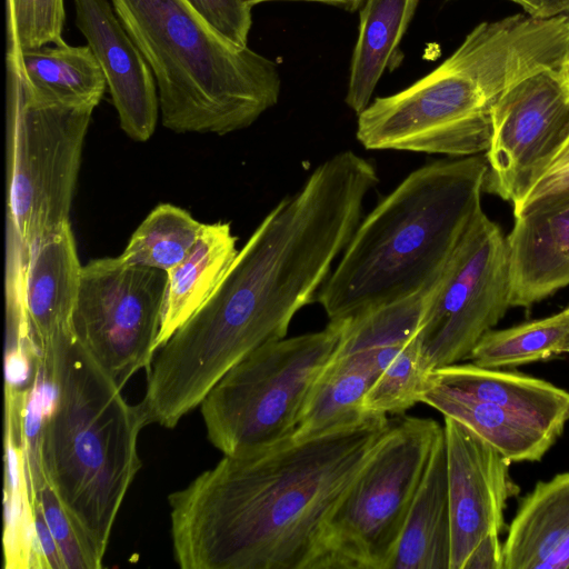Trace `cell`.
<instances>
[{
  "label": "cell",
  "instance_id": "44dd1931",
  "mask_svg": "<svg viewBox=\"0 0 569 569\" xmlns=\"http://www.w3.org/2000/svg\"><path fill=\"white\" fill-rule=\"evenodd\" d=\"M418 4L419 0H363L345 98L357 116L370 103L382 74L400 63L399 44Z\"/></svg>",
  "mask_w": 569,
  "mask_h": 569
},
{
  "label": "cell",
  "instance_id": "6da1fadb",
  "mask_svg": "<svg viewBox=\"0 0 569 569\" xmlns=\"http://www.w3.org/2000/svg\"><path fill=\"white\" fill-rule=\"evenodd\" d=\"M393 420H365L223 458L169 495L183 569H316L333 511Z\"/></svg>",
  "mask_w": 569,
  "mask_h": 569
},
{
  "label": "cell",
  "instance_id": "83f0119b",
  "mask_svg": "<svg viewBox=\"0 0 569 569\" xmlns=\"http://www.w3.org/2000/svg\"><path fill=\"white\" fill-rule=\"evenodd\" d=\"M416 336L368 389L363 401L367 415H398L421 402L431 370L422 358Z\"/></svg>",
  "mask_w": 569,
  "mask_h": 569
},
{
  "label": "cell",
  "instance_id": "ab89813d",
  "mask_svg": "<svg viewBox=\"0 0 569 569\" xmlns=\"http://www.w3.org/2000/svg\"><path fill=\"white\" fill-rule=\"evenodd\" d=\"M568 311H569V306L567 307Z\"/></svg>",
  "mask_w": 569,
  "mask_h": 569
},
{
  "label": "cell",
  "instance_id": "d4e9b609",
  "mask_svg": "<svg viewBox=\"0 0 569 569\" xmlns=\"http://www.w3.org/2000/svg\"><path fill=\"white\" fill-rule=\"evenodd\" d=\"M432 288L346 320L336 356L367 355L373 360L380 373L417 335Z\"/></svg>",
  "mask_w": 569,
  "mask_h": 569
},
{
  "label": "cell",
  "instance_id": "ac0fdd59",
  "mask_svg": "<svg viewBox=\"0 0 569 569\" xmlns=\"http://www.w3.org/2000/svg\"><path fill=\"white\" fill-rule=\"evenodd\" d=\"M451 525L445 431L411 502L390 569H450Z\"/></svg>",
  "mask_w": 569,
  "mask_h": 569
},
{
  "label": "cell",
  "instance_id": "ba28073f",
  "mask_svg": "<svg viewBox=\"0 0 569 569\" xmlns=\"http://www.w3.org/2000/svg\"><path fill=\"white\" fill-rule=\"evenodd\" d=\"M493 106L456 49L411 86L370 102L358 114L356 137L367 150L476 156L490 147Z\"/></svg>",
  "mask_w": 569,
  "mask_h": 569
},
{
  "label": "cell",
  "instance_id": "4316f807",
  "mask_svg": "<svg viewBox=\"0 0 569 569\" xmlns=\"http://www.w3.org/2000/svg\"><path fill=\"white\" fill-rule=\"evenodd\" d=\"M201 227L188 211L161 203L136 229L119 257L128 266L168 272L188 254Z\"/></svg>",
  "mask_w": 569,
  "mask_h": 569
},
{
  "label": "cell",
  "instance_id": "277c9868",
  "mask_svg": "<svg viewBox=\"0 0 569 569\" xmlns=\"http://www.w3.org/2000/svg\"><path fill=\"white\" fill-rule=\"evenodd\" d=\"M110 2L153 72L167 129L222 136L278 103L277 64L224 39L187 0Z\"/></svg>",
  "mask_w": 569,
  "mask_h": 569
},
{
  "label": "cell",
  "instance_id": "f1b7e54d",
  "mask_svg": "<svg viewBox=\"0 0 569 569\" xmlns=\"http://www.w3.org/2000/svg\"><path fill=\"white\" fill-rule=\"evenodd\" d=\"M64 20L63 0H6L7 48L61 43Z\"/></svg>",
  "mask_w": 569,
  "mask_h": 569
},
{
  "label": "cell",
  "instance_id": "7a4b0ae2",
  "mask_svg": "<svg viewBox=\"0 0 569 569\" xmlns=\"http://www.w3.org/2000/svg\"><path fill=\"white\" fill-rule=\"evenodd\" d=\"M486 156L438 160L409 173L355 230L317 295L346 321L436 284L483 211Z\"/></svg>",
  "mask_w": 569,
  "mask_h": 569
},
{
  "label": "cell",
  "instance_id": "4fadbf2b",
  "mask_svg": "<svg viewBox=\"0 0 569 569\" xmlns=\"http://www.w3.org/2000/svg\"><path fill=\"white\" fill-rule=\"evenodd\" d=\"M81 270L70 222L26 252L7 250L6 300L22 309L39 353L73 331Z\"/></svg>",
  "mask_w": 569,
  "mask_h": 569
},
{
  "label": "cell",
  "instance_id": "f546056e",
  "mask_svg": "<svg viewBox=\"0 0 569 569\" xmlns=\"http://www.w3.org/2000/svg\"><path fill=\"white\" fill-rule=\"evenodd\" d=\"M38 502L57 542L64 569H98L102 561L89 548L56 493L46 482L37 492Z\"/></svg>",
  "mask_w": 569,
  "mask_h": 569
},
{
  "label": "cell",
  "instance_id": "5b68a950",
  "mask_svg": "<svg viewBox=\"0 0 569 569\" xmlns=\"http://www.w3.org/2000/svg\"><path fill=\"white\" fill-rule=\"evenodd\" d=\"M8 248L26 252L69 222L92 104L37 99L7 50Z\"/></svg>",
  "mask_w": 569,
  "mask_h": 569
},
{
  "label": "cell",
  "instance_id": "3957f363",
  "mask_svg": "<svg viewBox=\"0 0 569 569\" xmlns=\"http://www.w3.org/2000/svg\"><path fill=\"white\" fill-rule=\"evenodd\" d=\"M53 389L40 437L47 483L92 552L102 561L124 497L141 468L140 403L84 349L73 331L40 351Z\"/></svg>",
  "mask_w": 569,
  "mask_h": 569
},
{
  "label": "cell",
  "instance_id": "cb8c5ba5",
  "mask_svg": "<svg viewBox=\"0 0 569 569\" xmlns=\"http://www.w3.org/2000/svg\"><path fill=\"white\" fill-rule=\"evenodd\" d=\"M23 392H4V567H36L33 506L29 489L23 430Z\"/></svg>",
  "mask_w": 569,
  "mask_h": 569
},
{
  "label": "cell",
  "instance_id": "4dcf8cb0",
  "mask_svg": "<svg viewBox=\"0 0 569 569\" xmlns=\"http://www.w3.org/2000/svg\"><path fill=\"white\" fill-rule=\"evenodd\" d=\"M187 1L224 39L238 46H248L252 26V8L242 0Z\"/></svg>",
  "mask_w": 569,
  "mask_h": 569
},
{
  "label": "cell",
  "instance_id": "e0dca14e",
  "mask_svg": "<svg viewBox=\"0 0 569 569\" xmlns=\"http://www.w3.org/2000/svg\"><path fill=\"white\" fill-rule=\"evenodd\" d=\"M429 381L457 395L515 411L561 433L569 421V391L539 378L455 363L432 370Z\"/></svg>",
  "mask_w": 569,
  "mask_h": 569
},
{
  "label": "cell",
  "instance_id": "f35d334b",
  "mask_svg": "<svg viewBox=\"0 0 569 569\" xmlns=\"http://www.w3.org/2000/svg\"><path fill=\"white\" fill-rule=\"evenodd\" d=\"M563 353H569V341L563 348Z\"/></svg>",
  "mask_w": 569,
  "mask_h": 569
},
{
  "label": "cell",
  "instance_id": "52a82bcc",
  "mask_svg": "<svg viewBox=\"0 0 569 569\" xmlns=\"http://www.w3.org/2000/svg\"><path fill=\"white\" fill-rule=\"evenodd\" d=\"M436 420H393L327 525L316 569H390L432 448Z\"/></svg>",
  "mask_w": 569,
  "mask_h": 569
},
{
  "label": "cell",
  "instance_id": "d6986e66",
  "mask_svg": "<svg viewBox=\"0 0 569 569\" xmlns=\"http://www.w3.org/2000/svg\"><path fill=\"white\" fill-rule=\"evenodd\" d=\"M236 243L228 222L202 223L188 254L167 272L157 350L218 288L238 254Z\"/></svg>",
  "mask_w": 569,
  "mask_h": 569
},
{
  "label": "cell",
  "instance_id": "d590c367",
  "mask_svg": "<svg viewBox=\"0 0 569 569\" xmlns=\"http://www.w3.org/2000/svg\"><path fill=\"white\" fill-rule=\"evenodd\" d=\"M249 7L253 8L254 6L269 2V1H305V2H318L322 4H328L332 7H337L343 9L349 12H353L360 9L363 0H242Z\"/></svg>",
  "mask_w": 569,
  "mask_h": 569
},
{
  "label": "cell",
  "instance_id": "e575fe53",
  "mask_svg": "<svg viewBox=\"0 0 569 569\" xmlns=\"http://www.w3.org/2000/svg\"><path fill=\"white\" fill-rule=\"evenodd\" d=\"M569 14V0H535L532 17L549 18Z\"/></svg>",
  "mask_w": 569,
  "mask_h": 569
},
{
  "label": "cell",
  "instance_id": "8fae6325",
  "mask_svg": "<svg viewBox=\"0 0 569 569\" xmlns=\"http://www.w3.org/2000/svg\"><path fill=\"white\" fill-rule=\"evenodd\" d=\"M491 114L485 190L516 209L569 142V82L562 67L515 83Z\"/></svg>",
  "mask_w": 569,
  "mask_h": 569
},
{
  "label": "cell",
  "instance_id": "7c38bea8",
  "mask_svg": "<svg viewBox=\"0 0 569 569\" xmlns=\"http://www.w3.org/2000/svg\"><path fill=\"white\" fill-rule=\"evenodd\" d=\"M451 525L450 569L463 566L479 542L505 527L503 512L519 492L510 461L452 418L443 423Z\"/></svg>",
  "mask_w": 569,
  "mask_h": 569
},
{
  "label": "cell",
  "instance_id": "8d00e7d4",
  "mask_svg": "<svg viewBox=\"0 0 569 569\" xmlns=\"http://www.w3.org/2000/svg\"><path fill=\"white\" fill-rule=\"evenodd\" d=\"M522 7L527 14L532 16L535 11V0H510Z\"/></svg>",
  "mask_w": 569,
  "mask_h": 569
},
{
  "label": "cell",
  "instance_id": "9c48e42d",
  "mask_svg": "<svg viewBox=\"0 0 569 569\" xmlns=\"http://www.w3.org/2000/svg\"><path fill=\"white\" fill-rule=\"evenodd\" d=\"M507 237L482 211L433 286L417 332L432 371L468 359L510 305Z\"/></svg>",
  "mask_w": 569,
  "mask_h": 569
},
{
  "label": "cell",
  "instance_id": "836d02e7",
  "mask_svg": "<svg viewBox=\"0 0 569 569\" xmlns=\"http://www.w3.org/2000/svg\"><path fill=\"white\" fill-rule=\"evenodd\" d=\"M502 546L499 533L486 536L473 549L463 569H503Z\"/></svg>",
  "mask_w": 569,
  "mask_h": 569
},
{
  "label": "cell",
  "instance_id": "74e56055",
  "mask_svg": "<svg viewBox=\"0 0 569 569\" xmlns=\"http://www.w3.org/2000/svg\"><path fill=\"white\" fill-rule=\"evenodd\" d=\"M562 70H563V73L569 82V60L567 61V63L562 67Z\"/></svg>",
  "mask_w": 569,
  "mask_h": 569
},
{
  "label": "cell",
  "instance_id": "7402d4cb",
  "mask_svg": "<svg viewBox=\"0 0 569 569\" xmlns=\"http://www.w3.org/2000/svg\"><path fill=\"white\" fill-rule=\"evenodd\" d=\"M14 50L30 92L39 100L97 107L107 88L104 74L88 46L66 41L37 49Z\"/></svg>",
  "mask_w": 569,
  "mask_h": 569
},
{
  "label": "cell",
  "instance_id": "484cf974",
  "mask_svg": "<svg viewBox=\"0 0 569 569\" xmlns=\"http://www.w3.org/2000/svg\"><path fill=\"white\" fill-rule=\"evenodd\" d=\"M569 341V311L488 331L473 348L471 363L490 369H507L562 355Z\"/></svg>",
  "mask_w": 569,
  "mask_h": 569
},
{
  "label": "cell",
  "instance_id": "d6a6232c",
  "mask_svg": "<svg viewBox=\"0 0 569 569\" xmlns=\"http://www.w3.org/2000/svg\"><path fill=\"white\" fill-rule=\"evenodd\" d=\"M36 569H64L57 542L38 502L33 503Z\"/></svg>",
  "mask_w": 569,
  "mask_h": 569
},
{
  "label": "cell",
  "instance_id": "ffe728a7",
  "mask_svg": "<svg viewBox=\"0 0 569 569\" xmlns=\"http://www.w3.org/2000/svg\"><path fill=\"white\" fill-rule=\"evenodd\" d=\"M421 402L461 423L511 461H539L561 432L497 405L428 382Z\"/></svg>",
  "mask_w": 569,
  "mask_h": 569
},
{
  "label": "cell",
  "instance_id": "1f68e13d",
  "mask_svg": "<svg viewBox=\"0 0 569 569\" xmlns=\"http://www.w3.org/2000/svg\"><path fill=\"white\" fill-rule=\"evenodd\" d=\"M569 188V142L558 154L545 174L531 188L513 214L529 204Z\"/></svg>",
  "mask_w": 569,
  "mask_h": 569
},
{
  "label": "cell",
  "instance_id": "2e32d148",
  "mask_svg": "<svg viewBox=\"0 0 569 569\" xmlns=\"http://www.w3.org/2000/svg\"><path fill=\"white\" fill-rule=\"evenodd\" d=\"M502 550L503 569H569V472L520 501Z\"/></svg>",
  "mask_w": 569,
  "mask_h": 569
},
{
  "label": "cell",
  "instance_id": "9a60e30c",
  "mask_svg": "<svg viewBox=\"0 0 569 569\" xmlns=\"http://www.w3.org/2000/svg\"><path fill=\"white\" fill-rule=\"evenodd\" d=\"M510 305L530 308L569 284V188L513 214Z\"/></svg>",
  "mask_w": 569,
  "mask_h": 569
},
{
  "label": "cell",
  "instance_id": "5bb4252c",
  "mask_svg": "<svg viewBox=\"0 0 569 569\" xmlns=\"http://www.w3.org/2000/svg\"><path fill=\"white\" fill-rule=\"evenodd\" d=\"M76 26L107 81L121 129L134 141L154 132L159 94L153 72L110 0H73Z\"/></svg>",
  "mask_w": 569,
  "mask_h": 569
},
{
  "label": "cell",
  "instance_id": "8992f818",
  "mask_svg": "<svg viewBox=\"0 0 569 569\" xmlns=\"http://www.w3.org/2000/svg\"><path fill=\"white\" fill-rule=\"evenodd\" d=\"M343 331L345 321H329L320 331L268 341L234 365L200 405L210 442L232 455L291 438Z\"/></svg>",
  "mask_w": 569,
  "mask_h": 569
},
{
  "label": "cell",
  "instance_id": "603a6c76",
  "mask_svg": "<svg viewBox=\"0 0 569 569\" xmlns=\"http://www.w3.org/2000/svg\"><path fill=\"white\" fill-rule=\"evenodd\" d=\"M378 376L367 355H335L317 380L292 438H310L368 418L363 401Z\"/></svg>",
  "mask_w": 569,
  "mask_h": 569
},
{
  "label": "cell",
  "instance_id": "30bf717a",
  "mask_svg": "<svg viewBox=\"0 0 569 569\" xmlns=\"http://www.w3.org/2000/svg\"><path fill=\"white\" fill-rule=\"evenodd\" d=\"M167 272L126 264L120 257L82 266L73 333L122 389L158 351Z\"/></svg>",
  "mask_w": 569,
  "mask_h": 569
}]
</instances>
